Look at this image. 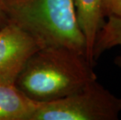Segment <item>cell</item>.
<instances>
[{"label": "cell", "instance_id": "277c9868", "mask_svg": "<svg viewBox=\"0 0 121 120\" xmlns=\"http://www.w3.org/2000/svg\"><path fill=\"white\" fill-rule=\"evenodd\" d=\"M40 48L31 35L13 23L0 28V81L15 83L28 59Z\"/></svg>", "mask_w": 121, "mask_h": 120}, {"label": "cell", "instance_id": "8992f818", "mask_svg": "<svg viewBox=\"0 0 121 120\" xmlns=\"http://www.w3.org/2000/svg\"><path fill=\"white\" fill-rule=\"evenodd\" d=\"M38 104L14 83L0 81V120H31Z\"/></svg>", "mask_w": 121, "mask_h": 120}, {"label": "cell", "instance_id": "9c48e42d", "mask_svg": "<svg viewBox=\"0 0 121 120\" xmlns=\"http://www.w3.org/2000/svg\"><path fill=\"white\" fill-rule=\"evenodd\" d=\"M9 23V20L7 19V17L5 14V12L3 11V9L2 7L1 4V0H0V28L5 26L6 24Z\"/></svg>", "mask_w": 121, "mask_h": 120}, {"label": "cell", "instance_id": "52a82bcc", "mask_svg": "<svg viewBox=\"0 0 121 120\" xmlns=\"http://www.w3.org/2000/svg\"><path fill=\"white\" fill-rule=\"evenodd\" d=\"M95 39L92 56L95 62L103 52L115 46L121 47V17L108 16ZM114 63L121 68V55L115 58Z\"/></svg>", "mask_w": 121, "mask_h": 120}, {"label": "cell", "instance_id": "7a4b0ae2", "mask_svg": "<svg viewBox=\"0 0 121 120\" xmlns=\"http://www.w3.org/2000/svg\"><path fill=\"white\" fill-rule=\"evenodd\" d=\"M1 4L9 21L41 48L63 47L85 55V38L73 0H1Z\"/></svg>", "mask_w": 121, "mask_h": 120}, {"label": "cell", "instance_id": "5b68a950", "mask_svg": "<svg viewBox=\"0 0 121 120\" xmlns=\"http://www.w3.org/2000/svg\"><path fill=\"white\" fill-rule=\"evenodd\" d=\"M77 18L85 38V55L91 65H95L92 52L95 39L105 22V0H73Z\"/></svg>", "mask_w": 121, "mask_h": 120}, {"label": "cell", "instance_id": "6da1fadb", "mask_svg": "<svg viewBox=\"0 0 121 120\" xmlns=\"http://www.w3.org/2000/svg\"><path fill=\"white\" fill-rule=\"evenodd\" d=\"M86 56L63 47L42 48L32 55L15 84L38 103L58 100L97 80Z\"/></svg>", "mask_w": 121, "mask_h": 120}, {"label": "cell", "instance_id": "ba28073f", "mask_svg": "<svg viewBox=\"0 0 121 120\" xmlns=\"http://www.w3.org/2000/svg\"><path fill=\"white\" fill-rule=\"evenodd\" d=\"M105 16L121 17V0H105Z\"/></svg>", "mask_w": 121, "mask_h": 120}, {"label": "cell", "instance_id": "3957f363", "mask_svg": "<svg viewBox=\"0 0 121 120\" xmlns=\"http://www.w3.org/2000/svg\"><path fill=\"white\" fill-rule=\"evenodd\" d=\"M121 98L97 80L58 100L38 103L31 120H117Z\"/></svg>", "mask_w": 121, "mask_h": 120}]
</instances>
